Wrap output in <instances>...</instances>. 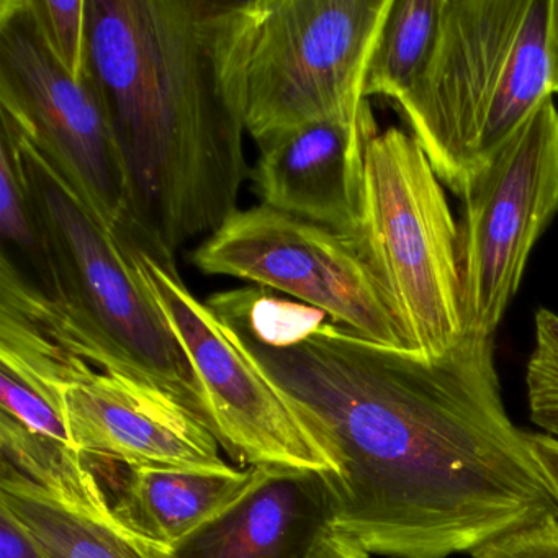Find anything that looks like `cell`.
Here are the masks:
<instances>
[{
    "label": "cell",
    "mask_w": 558,
    "mask_h": 558,
    "mask_svg": "<svg viewBox=\"0 0 558 558\" xmlns=\"http://www.w3.org/2000/svg\"><path fill=\"white\" fill-rule=\"evenodd\" d=\"M123 469L109 496L113 518L136 541L171 547L250 492L267 466L233 472Z\"/></svg>",
    "instance_id": "5bb4252c"
},
{
    "label": "cell",
    "mask_w": 558,
    "mask_h": 558,
    "mask_svg": "<svg viewBox=\"0 0 558 558\" xmlns=\"http://www.w3.org/2000/svg\"><path fill=\"white\" fill-rule=\"evenodd\" d=\"M71 442L84 457L133 469L233 472L220 442L181 408L97 372L66 349L50 384Z\"/></svg>",
    "instance_id": "8fae6325"
},
{
    "label": "cell",
    "mask_w": 558,
    "mask_h": 558,
    "mask_svg": "<svg viewBox=\"0 0 558 558\" xmlns=\"http://www.w3.org/2000/svg\"><path fill=\"white\" fill-rule=\"evenodd\" d=\"M328 525L322 473L267 466L250 492L184 541L161 547L132 538L145 558H306Z\"/></svg>",
    "instance_id": "4fadbf2b"
},
{
    "label": "cell",
    "mask_w": 558,
    "mask_h": 558,
    "mask_svg": "<svg viewBox=\"0 0 558 558\" xmlns=\"http://www.w3.org/2000/svg\"><path fill=\"white\" fill-rule=\"evenodd\" d=\"M473 558H558V514L544 515L486 542Z\"/></svg>",
    "instance_id": "44dd1931"
},
{
    "label": "cell",
    "mask_w": 558,
    "mask_h": 558,
    "mask_svg": "<svg viewBox=\"0 0 558 558\" xmlns=\"http://www.w3.org/2000/svg\"><path fill=\"white\" fill-rule=\"evenodd\" d=\"M525 381L532 423L558 439V315L545 308L535 315V349Z\"/></svg>",
    "instance_id": "ac0fdd59"
},
{
    "label": "cell",
    "mask_w": 558,
    "mask_h": 558,
    "mask_svg": "<svg viewBox=\"0 0 558 558\" xmlns=\"http://www.w3.org/2000/svg\"><path fill=\"white\" fill-rule=\"evenodd\" d=\"M391 0H244L231 15L228 73L251 138L368 107V68Z\"/></svg>",
    "instance_id": "5b68a950"
},
{
    "label": "cell",
    "mask_w": 558,
    "mask_h": 558,
    "mask_svg": "<svg viewBox=\"0 0 558 558\" xmlns=\"http://www.w3.org/2000/svg\"><path fill=\"white\" fill-rule=\"evenodd\" d=\"M0 509L50 558H145L100 482L53 493L2 465Z\"/></svg>",
    "instance_id": "9a60e30c"
},
{
    "label": "cell",
    "mask_w": 558,
    "mask_h": 558,
    "mask_svg": "<svg viewBox=\"0 0 558 558\" xmlns=\"http://www.w3.org/2000/svg\"><path fill=\"white\" fill-rule=\"evenodd\" d=\"M233 2L87 0L86 76L122 159L120 231L158 260L236 214L251 169L228 73Z\"/></svg>",
    "instance_id": "7a4b0ae2"
},
{
    "label": "cell",
    "mask_w": 558,
    "mask_h": 558,
    "mask_svg": "<svg viewBox=\"0 0 558 558\" xmlns=\"http://www.w3.org/2000/svg\"><path fill=\"white\" fill-rule=\"evenodd\" d=\"M444 0H391L365 83V99L400 102L426 73L439 40Z\"/></svg>",
    "instance_id": "2e32d148"
},
{
    "label": "cell",
    "mask_w": 558,
    "mask_h": 558,
    "mask_svg": "<svg viewBox=\"0 0 558 558\" xmlns=\"http://www.w3.org/2000/svg\"><path fill=\"white\" fill-rule=\"evenodd\" d=\"M336 465L331 527L371 555L449 558L558 514L502 404L493 336L436 357L388 348L272 290L207 300Z\"/></svg>",
    "instance_id": "6da1fadb"
},
{
    "label": "cell",
    "mask_w": 558,
    "mask_h": 558,
    "mask_svg": "<svg viewBox=\"0 0 558 558\" xmlns=\"http://www.w3.org/2000/svg\"><path fill=\"white\" fill-rule=\"evenodd\" d=\"M2 126L14 136L57 270V303L32 295L38 318L64 348L181 408L217 439L194 365L119 234L25 136L5 120Z\"/></svg>",
    "instance_id": "3957f363"
},
{
    "label": "cell",
    "mask_w": 558,
    "mask_h": 558,
    "mask_svg": "<svg viewBox=\"0 0 558 558\" xmlns=\"http://www.w3.org/2000/svg\"><path fill=\"white\" fill-rule=\"evenodd\" d=\"M0 413L8 414L12 420L40 436L50 437L73 447L70 430L60 410L40 391L4 368H0Z\"/></svg>",
    "instance_id": "ffe728a7"
},
{
    "label": "cell",
    "mask_w": 558,
    "mask_h": 558,
    "mask_svg": "<svg viewBox=\"0 0 558 558\" xmlns=\"http://www.w3.org/2000/svg\"><path fill=\"white\" fill-rule=\"evenodd\" d=\"M41 35L61 66L84 80L87 66V0H31Z\"/></svg>",
    "instance_id": "d6986e66"
},
{
    "label": "cell",
    "mask_w": 558,
    "mask_h": 558,
    "mask_svg": "<svg viewBox=\"0 0 558 558\" xmlns=\"http://www.w3.org/2000/svg\"><path fill=\"white\" fill-rule=\"evenodd\" d=\"M548 0H444L436 53L397 106L459 197L472 169L548 99Z\"/></svg>",
    "instance_id": "277c9868"
},
{
    "label": "cell",
    "mask_w": 558,
    "mask_h": 558,
    "mask_svg": "<svg viewBox=\"0 0 558 558\" xmlns=\"http://www.w3.org/2000/svg\"><path fill=\"white\" fill-rule=\"evenodd\" d=\"M0 236L2 254L48 296L58 300L57 270L37 211L28 197L14 136L0 132Z\"/></svg>",
    "instance_id": "e0dca14e"
},
{
    "label": "cell",
    "mask_w": 558,
    "mask_h": 558,
    "mask_svg": "<svg viewBox=\"0 0 558 558\" xmlns=\"http://www.w3.org/2000/svg\"><path fill=\"white\" fill-rule=\"evenodd\" d=\"M306 558H372L357 542L328 525Z\"/></svg>",
    "instance_id": "cb8c5ba5"
},
{
    "label": "cell",
    "mask_w": 558,
    "mask_h": 558,
    "mask_svg": "<svg viewBox=\"0 0 558 558\" xmlns=\"http://www.w3.org/2000/svg\"><path fill=\"white\" fill-rule=\"evenodd\" d=\"M527 444L558 509V439L547 434H527Z\"/></svg>",
    "instance_id": "603a6c76"
},
{
    "label": "cell",
    "mask_w": 558,
    "mask_h": 558,
    "mask_svg": "<svg viewBox=\"0 0 558 558\" xmlns=\"http://www.w3.org/2000/svg\"><path fill=\"white\" fill-rule=\"evenodd\" d=\"M548 93L558 94V0H548L547 17Z\"/></svg>",
    "instance_id": "d4e9b609"
},
{
    "label": "cell",
    "mask_w": 558,
    "mask_h": 558,
    "mask_svg": "<svg viewBox=\"0 0 558 558\" xmlns=\"http://www.w3.org/2000/svg\"><path fill=\"white\" fill-rule=\"evenodd\" d=\"M0 116L116 233L125 228L129 192L102 100L51 53L31 0H0Z\"/></svg>",
    "instance_id": "9c48e42d"
},
{
    "label": "cell",
    "mask_w": 558,
    "mask_h": 558,
    "mask_svg": "<svg viewBox=\"0 0 558 558\" xmlns=\"http://www.w3.org/2000/svg\"><path fill=\"white\" fill-rule=\"evenodd\" d=\"M125 247L194 365L217 440L228 456L251 466L332 475L335 462L308 421L231 338L210 306L192 295L175 263L158 260L138 246Z\"/></svg>",
    "instance_id": "ba28073f"
},
{
    "label": "cell",
    "mask_w": 558,
    "mask_h": 558,
    "mask_svg": "<svg viewBox=\"0 0 558 558\" xmlns=\"http://www.w3.org/2000/svg\"><path fill=\"white\" fill-rule=\"evenodd\" d=\"M0 558H50L31 535L0 509Z\"/></svg>",
    "instance_id": "7402d4cb"
},
{
    "label": "cell",
    "mask_w": 558,
    "mask_h": 558,
    "mask_svg": "<svg viewBox=\"0 0 558 558\" xmlns=\"http://www.w3.org/2000/svg\"><path fill=\"white\" fill-rule=\"evenodd\" d=\"M459 197L465 331L495 335L535 243L558 211V109L551 97L472 169Z\"/></svg>",
    "instance_id": "52a82bcc"
},
{
    "label": "cell",
    "mask_w": 558,
    "mask_h": 558,
    "mask_svg": "<svg viewBox=\"0 0 558 558\" xmlns=\"http://www.w3.org/2000/svg\"><path fill=\"white\" fill-rule=\"evenodd\" d=\"M459 228L420 143L398 129L365 153L361 223L352 244L371 270L408 349L436 357L465 336Z\"/></svg>",
    "instance_id": "8992f818"
},
{
    "label": "cell",
    "mask_w": 558,
    "mask_h": 558,
    "mask_svg": "<svg viewBox=\"0 0 558 558\" xmlns=\"http://www.w3.org/2000/svg\"><path fill=\"white\" fill-rule=\"evenodd\" d=\"M371 106L357 119L306 123L260 143L250 179L266 207L354 241L365 153L377 135Z\"/></svg>",
    "instance_id": "7c38bea8"
},
{
    "label": "cell",
    "mask_w": 558,
    "mask_h": 558,
    "mask_svg": "<svg viewBox=\"0 0 558 558\" xmlns=\"http://www.w3.org/2000/svg\"><path fill=\"white\" fill-rule=\"evenodd\" d=\"M191 263L208 276L246 280L313 306L368 341L410 351L354 244L328 228L260 204L231 215Z\"/></svg>",
    "instance_id": "30bf717a"
}]
</instances>
